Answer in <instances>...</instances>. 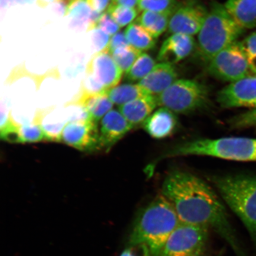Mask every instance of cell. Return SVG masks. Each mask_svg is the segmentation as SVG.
<instances>
[{"instance_id":"obj_38","label":"cell","mask_w":256,"mask_h":256,"mask_svg":"<svg viewBox=\"0 0 256 256\" xmlns=\"http://www.w3.org/2000/svg\"><path fill=\"white\" fill-rule=\"evenodd\" d=\"M34 1V0H12V2L16 3V4H30Z\"/></svg>"},{"instance_id":"obj_24","label":"cell","mask_w":256,"mask_h":256,"mask_svg":"<svg viewBox=\"0 0 256 256\" xmlns=\"http://www.w3.org/2000/svg\"><path fill=\"white\" fill-rule=\"evenodd\" d=\"M156 66L155 60L148 54L142 52L126 72V78L130 82H140L152 71Z\"/></svg>"},{"instance_id":"obj_12","label":"cell","mask_w":256,"mask_h":256,"mask_svg":"<svg viewBox=\"0 0 256 256\" xmlns=\"http://www.w3.org/2000/svg\"><path fill=\"white\" fill-rule=\"evenodd\" d=\"M208 14L206 8L200 4L188 3L181 5L171 16L168 28V33L193 36L199 34Z\"/></svg>"},{"instance_id":"obj_35","label":"cell","mask_w":256,"mask_h":256,"mask_svg":"<svg viewBox=\"0 0 256 256\" xmlns=\"http://www.w3.org/2000/svg\"><path fill=\"white\" fill-rule=\"evenodd\" d=\"M90 7L95 12L103 14L110 5V0H88Z\"/></svg>"},{"instance_id":"obj_30","label":"cell","mask_w":256,"mask_h":256,"mask_svg":"<svg viewBox=\"0 0 256 256\" xmlns=\"http://www.w3.org/2000/svg\"><path fill=\"white\" fill-rule=\"evenodd\" d=\"M120 28V26L112 18L107 12H103L101 14L95 25V28H99L110 36L111 35L114 36V34L118 33Z\"/></svg>"},{"instance_id":"obj_31","label":"cell","mask_w":256,"mask_h":256,"mask_svg":"<svg viewBox=\"0 0 256 256\" xmlns=\"http://www.w3.org/2000/svg\"><path fill=\"white\" fill-rule=\"evenodd\" d=\"M231 124L236 128L256 126V110H252L233 118Z\"/></svg>"},{"instance_id":"obj_33","label":"cell","mask_w":256,"mask_h":256,"mask_svg":"<svg viewBox=\"0 0 256 256\" xmlns=\"http://www.w3.org/2000/svg\"><path fill=\"white\" fill-rule=\"evenodd\" d=\"M130 46L126 39V34L122 32H118L112 37L110 43L106 48L108 52L111 54L115 50L118 48Z\"/></svg>"},{"instance_id":"obj_27","label":"cell","mask_w":256,"mask_h":256,"mask_svg":"<svg viewBox=\"0 0 256 256\" xmlns=\"http://www.w3.org/2000/svg\"><path fill=\"white\" fill-rule=\"evenodd\" d=\"M107 10L108 14L120 28L132 24L138 14L136 8L124 7L112 2H110Z\"/></svg>"},{"instance_id":"obj_16","label":"cell","mask_w":256,"mask_h":256,"mask_svg":"<svg viewBox=\"0 0 256 256\" xmlns=\"http://www.w3.org/2000/svg\"><path fill=\"white\" fill-rule=\"evenodd\" d=\"M176 115L170 110L160 107L154 112L142 124L143 129L156 139H164L174 134L178 127Z\"/></svg>"},{"instance_id":"obj_26","label":"cell","mask_w":256,"mask_h":256,"mask_svg":"<svg viewBox=\"0 0 256 256\" xmlns=\"http://www.w3.org/2000/svg\"><path fill=\"white\" fill-rule=\"evenodd\" d=\"M20 143L38 142L46 140L42 127L36 120L26 122L19 126Z\"/></svg>"},{"instance_id":"obj_34","label":"cell","mask_w":256,"mask_h":256,"mask_svg":"<svg viewBox=\"0 0 256 256\" xmlns=\"http://www.w3.org/2000/svg\"><path fill=\"white\" fill-rule=\"evenodd\" d=\"M120 256H152L148 247L144 244L130 245Z\"/></svg>"},{"instance_id":"obj_15","label":"cell","mask_w":256,"mask_h":256,"mask_svg":"<svg viewBox=\"0 0 256 256\" xmlns=\"http://www.w3.org/2000/svg\"><path fill=\"white\" fill-rule=\"evenodd\" d=\"M106 92L89 94L80 90L78 94L67 106L82 108L88 114L90 120L98 123L114 106Z\"/></svg>"},{"instance_id":"obj_5","label":"cell","mask_w":256,"mask_h":256,"mask_svg":"<svg viewBox=\"0 0 256 256\" xmlns=\"http://www.w3.org/2000/svg\"><path fill=\"white\" fill-rule=\"evenodd\" d=\"M224 5L214 3L198 34V46L204 58H211L236 42L244 32Z\"/></svg>"},{"instance_id":"obj_3","label":"cell","mask_w":256,"mask_h":256,"mask_svg":"<svg viewBox=\"0 0 256 256\" xmlns=\"http://www.w3.org/2000/svg\"><path fill=\"white\" fill-rule=\"evenodd\" d=\"M188 156H212L236 162H256V138L226 137L195 140L176 146L160 159Z\"/></svg>"},{"instance_id":"obj_39","label":"cell","mask_w":256,"mask_h":256,"mask_svg":"<svg viewBox=\"0 0 256 256\" xmlns=\"http://www.w3.org/2000/svg\"><path fill=\"white\" fill-rule=\"evenodd\" d=\"M67 1H68V3H69L70 2L73 1V0H67Z\"/></svg>"},{"instance_id":"obj_36","label":"cell","mask_w":256,"mask_h":256,"mask_svg":"<svg viewBox=\"0 0 256 256\" xmlns=\"http://www.w3.org/2000/svg\"><path fill=\"white\" fill-rule=\"evenodd\" d=\"M139 0H112L114 4L124 6L130 8H136L138 4Z\"/></svg>"},{"instance_id":"obj_9","label":"cell","mask_w":256,"mask_h":256,"mask_svg":"<svg viewBox=\"0 0 256 256\" xmlns=\"http://www.w3.org/2000/svg\"><path fill=\"white\" fill-rule=\"evenodd\" d=\"M217 101L223 108L256 110V74L230 83L218 92Z\"/></svg>"},{"instance_id":"obj_1","label":"cell","mask_w":256,"mask_h":256,"mask_svg":"<svg viewBox=\"0 0 256 256\" xmlns=\"http://www.w3.org/2000/svg\"><path fill=\"white\" fill-rule=\"evenodd\" d=\"M162 194L174 207L181 222L213 230L238 256H247L230 223L225 207L206 182L190 172L174 171L163 182Z\"/></svg>"},{"instance_id":"obj_4","label":"cell","mask_w":256,"mask_h":256,"mask_svg":"<svg viewBox=\"0 0 256 256\" xmlns=\"http://www.w3.org/2000/svg\"><path fill=\"white\" fill-rule=\"evenodd\" d=\"M212 182L247 228L256 248V176H222L214 178Z\"/></svg>"},{"instance_id":"obj_23","label":"cell","mask_w":256,"mask_h":256,"mask_svg":"<svg viewBox=\"0 0 256 256\" xmlns=\"http://www.w3.org/2000/svg\"><path fill=\"white\" fill-rule=\"evenodd\" d=\"M92 12L88 0H73L67 6L65 16L71 18L73 28L82 30L86 26L88 28Z\"/></svg>"},{"instance_id":"obj_37","label":"cell","mask_w":256,"mask_h":256,"mask_svg":"<svg viewBox=\"0 0 256 256\" xmlns=\"http://www.w3.org/2000/svg\"><path fill=\"white\" fill-rule=\"evenodd\" d=\"M59 1H60V0H36V3L38 6H40V8H44L48 5L51 4V3H55ZM66 1L68 2L67 0H66Z\"/></svg>"},{"instance_id":"obj_32","label":"cell","mask_w":256,"mask_h":256,"mask_svg":"<svg viewBox=\"0 0 256 256\" xmlns=\"http://www.w3.org/2000/svg\"><path fill=\"white\" fill-rule=\"evenodd\" d=\"M92 31H94L92 34V44L95 49L99 52L107 47L110 40V35L99 28H95Z\"/></svg>"},{"instance_id":"obj_25","label":"cell","mask_w":256,"mask_h":256,"mask_svg":"<svg viewBox=\"0 0 256 256\" xmlns=\"http://www.w3.org/2000/svg\"><path fill=\"white\" fill-rule=\"evenodd\" d=\"M142 52L130 46L115 50L110 54L123 72H126Z\"/></svg>"},{"instance_id":"obj_22","label":"cell","mask_w":256,"mask_h":256,"mask_svg":"<svg viewBox=\"0 0 256 256\" xmlns=\"http://www.w3.org/2000/svg\"><path fill=\"white\" fill-rule=\"evenodd\" d=\"M124 34L130 46L142 51L149 50L156 46V39L137 22L128 26Z\"/></svg>"},{"instance_id":"obj_21","label":"cell","mask_w":256,"mask_h":256,"mask_svg":"<svg viewBox=\"0 0 256 256\" xmlns=\"http://www.w3.org/2000/svg\"><path fill=\"white\" fill-rule=\"evenodd\" d=\"M114 104L122 106L136 99L151 95L149 92L138 84H123L117 86L106 92Z\"/></svg>"},{"instance_id":"obj_14","label":"cell","mask_w":256,"mask_h":256,"mask_svg":"<svg viewBox=\"0 0 256 256\" xmlns=\"http://www.w3.org/2000/svg\"><path fill=\"white\" fill-rule=\"evenodd\" d=\"M194 46L193 36L180 34H172L160 48L158 60L162 63L174 65L190 56Z\"/></svg>"},{"instance_id":"obj_2","label":"cell","mask_w":256,"mask_h":256,"mask_svg":"<svg viewBox=\"0 0 256 256\" xmlns=\"http://www.w3.org/2000/svg\"><path fill=\"white\" fill-rule=\"evenodd\" d=\"M180 222L172 204L159 194L138 216L128 244L146 245L152 256H161L166 242Z\"/></svg>"},{"instance_id":"obj_13","label":"cell","mask_w":256,"mask_h":256,"mask_svg":"<svg viewBox=\"0 0 256 256\" xmlns=\"http://www.w3.org/2000/svg\"><path fill=\"white\" fill-rule=\"evenodd\" d=\"M133 128L120 110L108 112L100 122L98 150L108 151Z\"/></svg>"},{"instance_id":"obj_29","label":"cell","mask_w":256,"mask_h":256,"mask_svg":"<svg viewBox=\"0 0 256 256\" xmlns=\"http://www.w3.org/2000/svg\"><path fill=\"white\" fill-rule=\"evenodd\" d=\"M240 44L247 58L250 68L256 74V31L240 42Z\"/></svg>"},{"instance_id":"obj_7","label":"cell","mask_w":256,"mask_h":256,"mask_svg":"<svg viewBox=\"0 0 256 256\" xmlns=\"http://www.w3.org/2000/svg\"><path fill=\"white\" fill-rule=\"evenodd\" d=\"M209 229L180 222L170 236L161 256H204Z\"/></svg>"},{"instance_id":"obj_11","label":"cell","mask_w":256,"mask_h":256,"mask_svg":"<svg viewBox=\"0 0 256 256\" xmlns=\"http://www.w3.org/2000/svg\"><path fill=\"white\" fill-rule=\"evenodd\" d=\"M98 123L89 119L69 122L64 127L62 142L84 152L98 150Z\"/></svg>"},{"instance_id":"obj_28","label":"cell","mask_w":256,"mask_h":256,"mask_svg":"<svg viewBox=\"0 0 256 256\" xmlns=\"http://www.w3.org/2000/svg\"><path fill=\"white\" fill-rule=\"evenodd\" d=\"M181 5L176 0H139L137 8L140 11L174 14Z\"/></svg>"},{"instance_id":"obj_10","label":"cell","mask_w":256,"mask_h":256,"mask_svg":"<svg viewBox=\"0 0 256 256\" xmlns=\"http://www.w3.org/2000/svg\"><path fill=\"white\" fill-rule=\"evenodd\" d=\"M86 73L94 78L106 92L119 84L123 74V72L107 48L91 57L86 66Z\"/></svg>"},{"instance_id":"obj_19","label":"cell","mask_w":256,"mask_h":256,"mask_svg":"<svg viewBox=\"0 0 256 256\" xmlns=\"http://www.w3.org/2000/svg\"><path fill=\"white\" fill-rule=\"evenodd\" d=\"M224 6L243 30L256 27V0H228Z\"/></svg>"},{"instance_id":"obj_18","label":"cell","mask_w":256,"mask_h":256,"mask_svg":"<svg viewBox=\"0 0 256 256\" xmlns=\"http://www.w3.org/2000/svg\"><path fill=\"white\" fill-rule=\"evenodd\" d=\"M158 106V97L151 94L120 106L119 110L134 128L142 124Z\"/></svg>"},{"instance_id":"obj_6","label":"cell","mask_w":256,"mask_h":256,"mask_svg":"<svg viewBox=\"0 0 256 256\" xmlns=\"http://www.w3.org/2000/svg\"><path fill=\"white\" fill-rule=\"evenodd\" d=\"M156 97L159 106L174 114H187L206 106L209 92L206 86L194 80L180 79Z\"/></svg>"},{"instance_id":"obj_8","label":"cell","mask_w":256,"mask_h":256,"mask_svg":"<svg viewBox=\"0 0 256 256\" xmlns=\"http://www.w3.org/2000/svg\"><path fill=\"white\" fill-rule=\"evenodd\" d=\"M208 72L224 82H235L254 75L240 42H236L210 60Z\"/></svg>"},{"instance_id":"obj_17","label":"cell","mask_w":256,"mask_h":256,"mask_svg":"<svg viewBox=\"0 0 256 256\" xmlns=\"http://www.w3.org/2000/svg\"><path fill=\"white\" fill-rule=\"evenodd\" d=\"M178 74L171 64H156L152 71L138 83L152 95L158 96L177 81Z\"/></svg>"},{"instance_id":"obj_20","label":"cell","mask_w":256,"mask_h":256,"mask_svg":"<svg viewBox=\"0 0 256 256\" xmlns=\"http://www.w3.org/2000/svg\"><path fill=\"white\" fill-rule=\"evenodd\" d=\"M172 14L169 12L145 11L142 12L136 22L156 39L168 30Z\"/></svg>"}]
</instances>
